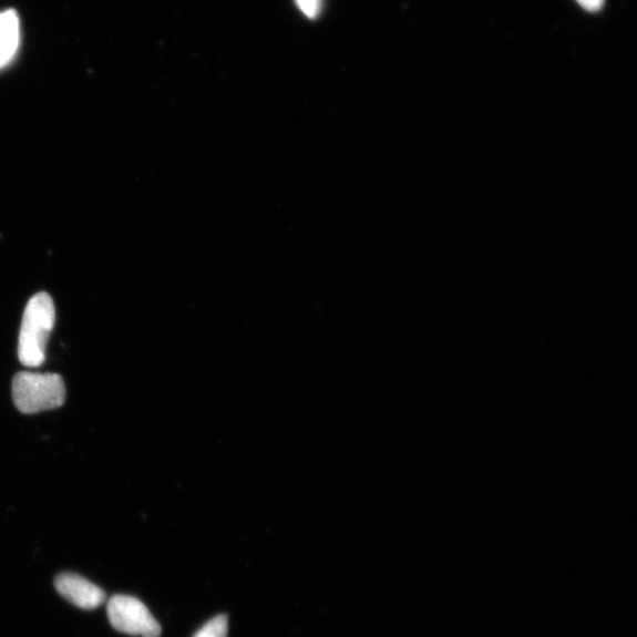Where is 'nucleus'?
Instances as JSON below:
<instances>
[{
	"instance_id": "f257e3e1",
	"label": "nucleus",
	"mask_w": 637,
	"mask_h": 637,
	"mask_svg": "<svg viewBox=\"0 0 637 637\" xmlns=\"http://www.w3.org/2000/svg\"><path fill=\"white\" fill-rule=\"evenodd\" d=\"M54 319H56V311L48 294L42 292L30 299L23 317L20 341H18V358L24 367L43 366Z\"/></svg>"
},
{
	"instance_id": "f03ea898",
	"label": "nucleus",
	"mask_w": 637,
	"mask_h": 637,
	"mask_svg": "<svg viewBox=\"0 0 637 637\" xmlns=\"http://www.w3.org/2000/svg\"><path fill=\"white\" fill-rule=\"evenodd\" d=\"M12 397L18 410L25 414L61 408L65 402L64 380L56 373H17Z\"/></svg>"
},
{
	"instance_id": "423d86ee",
	"label": "nucleus",
	"mask_w": 637,
	"mask_h": 637,
	"mask_svg": "<svg viewBox=\"0 0 637 637\" xmlns=\"http://www.w3.org/2000/svg\"><path fill=\"white\" fill-rule=\"evenodd\" d=\"M228 635V617L226 615H218L199 629L194 637H227Z\"/></svg>"
},
{
	"instance_id": "0eeeda50",
	"label": "nucleus",
	"mask_w": 637,
	"mask_h": 637,
	"mask_svg": "<svg viewBox=\"0 0 637 637\" xmlns=\"http://www.w3.org/2000/svg\"><path fill=\"white\" fill-rule=\"evenodd\" d=\"M299 10L311 20H315L323 8V0H296Z\"/></svg>"
},
{
	"instance_id": "1a4fd4ad",
	"label": "nucleus",
	"mask_w": 637,
	"mask_h": 637,
	"mask_svg": "<svg viewBox=\"0 0 637 637\" xmlns=\"http://www.w3.org/2000/svg\"><path fill=\"white\" fill-rule=\"evenodd\" d=\"M17 13L13 10L0 13V32H2L12 21L16 20Z\"/></svg>"
},
{
	"instance_id": "39448f33",
	"label": "nucleus",
	"mask_w": 637,
	"mask_h": 637,
	"mask_svg": "<svg viewBox=\"0 0 637 637\" xmlns=\"http://www.w3.org/2000/svg\"><path fill=\"white\" fill-rule=\"evenodd\" d=\"M17 20L12 21L2 32H0V68L4 66L13 58L20 40V25Z\"/></svg>"
},
{
	"instance_id": "7ed1b4c3",
	"label": "nucleus",
	"mask_w": 637,
	"mask_h": 637,
	"mask_svg": "<svg viewBox=\"0 0 637 637\" xmlns=\"http://www.w3.org/2000/svg\"><path fill=\"white\" fill-rule=\"evenodd\" d=\"M107 616L112 626L124 634L160 637L162 633L147 606L133 596L115 595L109 599Z\"/></svg>"
},
{
	"instance_id": "20e7f679",
	"label": "nucleus",
	"mask_w": 637,
	"mask_h": 637,
	"mask_svg": "<svg viewBox=\"0 0 637 637\" xmlns=\"http://www.w3.org/2000/svg\"><path fill=\"white\" fill-rule=\"evenodd\" d=\"M54 587L69 603L82 609H95L106 598L103 589L78 574L59 575Z\"/></svg>"
},
{
	"instance_id": "6e6552de",
	"label": "nucleus",
	"mask_w": 637,
	"mask_h": 637,
	"mask_svg": "<svg viewBox=\"0 0 637 637\" xmlns=\"http://www.w3.org/2000/svg\"><path fill=\"white\" fill-rule=\"evenodd\" d=\"M576 2L584 9L590 12L598 11L604 7L605 0H576Z\"/></svg>"
}]
</instances>
